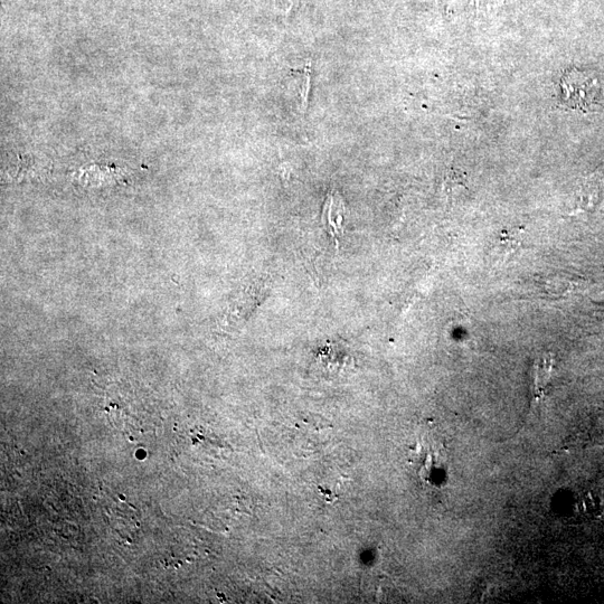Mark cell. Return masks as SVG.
<instances>
[{"label":"cell","instance_id":"6da1fadb","mask_svg":"<svg viewBox=\"0 0 604 604\" xmlns=\"http://www.w3.org/2000/svg\"><path fill=\"white\" fill-rule=\"evenodd\" d=\"M414 462L418 465L420 477L431 483L434 478L438 479L442 474L447 473L446 448L440 441L434 440L427 434L424 441L420 443Z\"/></svg>","mask_w":604,"mask_h":604},{"label":"cell","instance_id":"7a4b0ae2","mask_svg":"<svg viewBox=\"0 0 604 604\" xmlns=\"http://www.w3.org/2000/svg\"><path fill=\"white\" fill-rule=\"evenodd\" d=\"M346 210L342 197L338 192L329 193L325 205L323 221L330 235L335 239L338 247L339 239L343 237Z\"/></svg>","mask_w":604,"mask_h":604},{"label":"cell","instance_id":"3957f363","mask_svg":"<svg viewBox=\"0 0 604 604\" xmlns=\"http://www.w3.org/2000/svg\"><path fill=\"white\" fill-rule=\"evenodd\" d=\"M552 372V364H547V358H544L542 362L535 368V399H539L543 395L544 389L546 388L547 382H549L550 374Z\"/></svg>","mask_w":604,"mask_h":604},{"label":"cell","instance_id":"277c9868","mask_svg":"<svg viewBox=\"0 0 604 604\" xmlns=\"http://www.w3.org/2000/svg\"><path fill=\"white\" fill-rule=\"evenodd\" d=\"M297 2L298 0H273L276 7L285 13H289Z\"/></svg>","mask_w":604,"mask_h":604}]
</instances>
